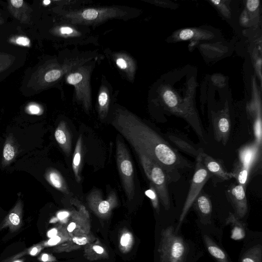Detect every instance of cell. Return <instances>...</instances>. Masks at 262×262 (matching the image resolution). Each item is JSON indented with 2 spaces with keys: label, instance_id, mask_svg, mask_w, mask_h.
<instances>
[{
  "label": "cell",
  "instance_id": "cell-8",
  "mask_svg": "<svg viewBox=\"0 0 262 262\" xmlns=\"http://www.w3.org/2000/svg\"><path fill=\"white\" fill-rule=\"evenodd\" d=\"M226 195L235 211V215L238 219L244 217L248 210L245 187L238 183H232L227 188Z\"/></svg>",
  "mask_w": 262,
  "mask_h": 262
},
{
  "label": "cell",
  "instance_id": "cell-32",
  "mask_svg": "<svg viewBox=\"0 0 262 262\" xmlns=\"http://www.w3.org/2000/svg\"><path fill=\"white\" fill-rule=\"evenodd\" d=\"M16 42L18 45L26 46L29 45L30 40L25 37H19L16 39Z\"/></svg>",
  "mask_w": 262,
  "mask_h": 262
},
{
  "label": "cell",
  "instance_id": "cell-19",
  "mask_svg": "<svg viewBox=\"0 0 262 262\" xmlns=\"http://www.w3.org/2000/svg\"><path fill=\"white\" fill-rule=\"evenodd\" d=\"M227 224L231 225V232L230 237L235 241L243 239L246 235L244 225L241 222L235 214L230 213L226 220Z\"/></svg>",
  "mask_w": 262,
  "mask_h": 262
},
{
  "label": "cell",
  "instance_id": "cell-41",
  "mask_svg": "<svg viewBox=\"0 0 262 262\" xmlns=\"http://www.w3.org/2000/svg\"><path fill=\"white\" fill-rule=\"evenodd\" d=\"M76 227V224L75 223H71L68 228H67V229L68 230V231L69 232H72L74 230V229H75V228Z\"/></svg>",
  "mask_w": 262,
  "mask_h": 262
},
{
  "label": "cell",
  "instance_id": "cell-35",
  "mask_svg": "<svg viewBox=\"0 0 262 262\" xmlns=\"http://www.w3.org/2000/svg\"><path fill=\"white\" fill-rule=\"evenodd\" d=\"M73 241L76 244L80 245H85L88 242L86 238L84 237H82L80 238L75 237L73 238Z\"/></svg>",
  "mask_w": 262,
  "mask_h": 262
},
{
  "label": "cell",
  "instance_id": "cell-21",
  "mask_svg": "<svg viewBox=\"0 0 262 262\" xmlns=\"http://www.w3.org/2000/svg\"><path fill=\"white\" fill-rule=\"evenodd\" d=\"M204 242L209 253L219 262H229L225 252L207 235L204 236Z\"/></svg>",
  "mask_w": 262,
  "mask_h": 262
},
{
  "label": "cell",
  "instance_id": "cell-33",
  "mask_svg": "<svg viewBox=\"0 0 262 262\" xmlns=\"http://www.w3.org/2000/svg\"><path fill=\"white\" fill-rule=\"evenodd\" d=\"M60 241V237L56 235L52 238H50L46 243V245L48 246H53L58 244Z\"/></svg>",
  "mask_w": 262,
  "mask_h": 262
},
{
  "label": "cell",
  "instance_id": "cell-2",
  "mask_svg": "<svg viewBox=\"0 0 262 262\" xmlns=\"http://www.w3.org/2000/svg\"><path fill=\"white\" fill-rule=\"evenodd\" d=\"M138 155L143 171L154 186L159 198L166 210L170 207V200L167 184L168 180L163 169L147 156L139 152Z\"/></svg>",
  "mask_w": 262,
  "mask_h": 262
},
{
  "label": "cell",
  "instance_id": "cell-11",
  "mask_svg": "<svg viewBox=\"0 0 262 262\" xmlns=\"http://www.w3.org/2000/svg\"><path fill=\"white\" fill-rule=\"evenodd\" d=\"M55 138L58 145L66 154L69 156L72 148V137L66 123L61 121L54 132Z\"/></svg>",
  "mask_w": 262,
  "mask_h": 262
},
{
  "label": "cell",
  "instance_id": "cell-7",
  "mask_svg": "<svg viewBox=\"0 0 262 262\" xmlns=\"http://www.w3.org/2000/svg\"><path fill=\"white\" fill-rule=\"evenodd\" d=\"M89 74L86 68L80 67L69 73L66 77L67 83L74 86L76 98L82 102L86 111H89L91 104Z\"/></svg>",
  "mask_w": 262,
  "mask_h": 262
},
{
  "label": "cell",
  "instance_id": "cell-40",
  "mask_svg": "<svg viewBox=\"0 0 262 262\" xmlns=\"http://www.w3.org/2000/svg\"><path fill=\"white\" fill-rule=\"evenodd\" d=\"M93 249L95 252L99 254H101L103 252V248L99 246H94Z\"/></svg>",
  "mask_w": 262,
  "mask_h": 262
},
{
  "label": "cell",
  "instance_id": "cell-39",
  "mask_svg": "<svg viewBox=\"0 0 262 262\" xmlns=\"http://www.w3.org/2000/svg\"><path fill=\"white\" fill-rule=\"evenodd\" d=\"M57 233V230L56 228L52 229L51 230H49L48 233L47 235L49 237L52 238L55 236L56 235Z\"/></svg>",
  "mask_w": 262,
  "mask_h": 262
},
{
  "label": "cell",
  "instance_id": "cell-25",
  "mask_svg": "<svg viewBox=\"0 0 262 262\" xmlns=\"http://www.w3.org/2000/svg\"><path fill=\"white\" fill-rule=\"evenodd\" d=\"M117 66L121 70L125 71L128 74H133L134 71L133 61L127 56L124 54L118 55L115 59Z\"/></svg>",
  "mask_w": 262,
  "mask_h": 262
},
{
  "label": "cell",
  "instance_id": "cell-36",
  "mask_svg": "<svg viewBox=\"0 0 262 262\" xmlns=\"http://www.w3.org/2000/svg\"><path fill=\"white\" fill-rule=\"evenodd\" d=\"M41 246L40 245H37L36 246H34L29 250V254L32 256H34L36 255L41 250Z\"/></svg>",
  "mask_w": 262,
  "mask_h": 262
},
{
  "label": "cell",
  "instance_id": "cell-43",
  "mask_svg": "<svg viewBox=\"0 0 262 262\" xmlns=\"http://www.w3.org/2000/svg\"><path fill=\"white\" fill-rule=\"evenodd\" d=\"M211 2L214 4L216 5L220 3V1H211Z\"/></svg>",
  "mask_w": 262,
  "mask_h": 262
},
{
  "label": "cell",
  "instance_id": "cell-10",
  "mask_svg": "<svg viewBox=\"0 0 262 262\" xmlns=\"http://www.w3.org/2000/svg\"><path fill=\"white\" fill-rule=\"evenodd\" d=\"M212 127L215 140L225 145L230 133V121L226 114H221L212 119Z\"/></svg>",
  "mask_w": 262,
  "mask_h": 262
},
{
  "label": "cell",
  "instance_id": "cell-18",
  "mask_svg": "<svg viewBox=\"0 0 262 262\" xmlns=\"http://www.w3.org/2000/svg\"><path fill=\"white\" fill-rule=\"evenodd\" d=\"M249 161L247 158L243 161L241 160L236 163L233 171L231 172L233 178L236 180L237 183L245 187L249 172Z\"/></svg>",
  "mask_w": 262,
  "mask_h": 262
},
{
  "label": "cell",
  "instance_id": "cell-44",
  "mask_svg": "<svg viewBox=\"0 0 262 262\" xmlns=\"http://www.w3.org/2000/svg\"><path fill=\"white\" fill-rule=\"evenodd\" d=\"M50 1H44L43 3L45 5H48L50 3Z\"/></svg>",
  "mask_w": 262,
  "mask_h": 262
},
{
  "label": "cell",
  "instance_id": "cell-20",
  "mask_svg": "<svg viewBox=\"0 0 262 262\" xmlns=\"http://www.w3.org/2000/svg\"><path fill=\"white\" fill-rule=\"evenodd\" d=\"M82 141L80 135L77 141L74 151L72 168L75 180L78 183L81 181L80 169L82 159Z\"/></svg>",
  "mask_w": 262,
  "mask_h": 262
},
{
  "label": "cell",
  "instance_id": "cell-38",
  "mask_svg": "<svg viewBox=\"0 0 262 262\" xmlns=\"http://www.w3.org/2000/svg\"><path fill=\"white\" fill-rule=\"evenodd\" d=\"M69 215V212L67 211L60 212L57 214V217L59 220H63Z\"/></svg>",
  "mask_w": 262,
  "mask_h": 262
},
{
  "label": "cell",
  "instance_id": "cell-4",
  "mask_svg": "<svg viewBox=\"0 0 262 262\" xmlns=\"http://www.w3.org/2000/svg\"><path fill=\"white\" fill-rule=\"evenodd\" d=\"M161 262H184L187 247L183 238L178 236L173 226L163 230L160 245Z\"/></svg>",
  "mask_w": 262,
  "mask_h": 262
},
{
  "label": "cell",
  "instance_id": "cell-37",
  "mask_svg": "<svg viewBox=\"0 0 262 262\" xmlns=\"http://www.w3.org/2000/svg\"><path fill=\"white\" fill-rule=\"evenodd\" d=\"M24 1L22 0H12L11 3L15 8H20L22 6Z\"/></svg>",
  "mask_w": 262,
  "mask_h": 262
},
{
  "label": "cell",
  "instance_id": "cell-26",
  "mask_svg": "<svg viewBox=\"0 0 262 262\" xmlns=\"http://www.w3.org/2000/svg\"><path fill=\"white\" fill-rule=\"evenodd\" d=\"M165 103L170 108H174L178 104V99L174 93L170 90H166L163 94Z\"/></svg>",
  "mask_w": 262,
  "mask_h": 262
},
{
  "label": "cell",
  "instance_id": "cell-12",
  "mask_svg": "<svg viewBox=\"0 0 262 262\" xmlns=\"http://www.w3.org/2000/svg\"><path fill=\"white\" fill-rule=\"evenodd\" d=\"M91 58H75L68 61L64 66L61 68L52 70L48 71L45 75L44 78L46 82H51L59 79L64 74L68 73L74 68L79 67Z\"/></svg>",
  "mask_w": 262,
  "mask_h": 262
},
{
  "label": "cell",
  "instance_id": "cell-29",
  "mask_svg": "<svg viewBox=\"0 0 262 262\" xmlns=\"http://www.w3.org/2000/svg\"><path fill=\"white\" fill-rule=\"evenodd\" d=\"M59 32L63 35L66 36H70L75 34V30L72 27L69 26H62L59 29Z\"/></svg>",
  "mask_w": 262,
  "mask_h": 262
},
{
  "label": "cell",
  "instance_id": "cell-16",
  "mask_svg": "<svg viewBox=\"0 0 262 262\" xmlns=\"http://www.w3.org/2000/svg\"><path fill=\"white\" fill-rule=\"evenodd\" d=\"M192 205L202 217L210 216L212 209L211 202L208 196L203 190L197 196Z\"/></svg>",
  "mask_w": 262,
  "mask_h": 262
},
{
  "label": "cell",
  "instance_id": "cell-1",
  "mask_svg": "<svg viewBox=\"0 0 262 262\" xmlns=\"http://www.w3.org/2000/svg\"><path fill=\"white\" fill-rule=\"evenodd\" d=\"M112 122L136 152L147 156L163 169L169 182L179 179V170L190 167L166 140L132 113L118 109Z\"/></svg>",
  "mask_w": 262,
  "mask_h": 262
},
{
  "label": "cell",
  "instance_id": "cell-42",
  "mask_svg": "<svg viewBox=\"0 0 262 262\" xmlns=\"http://www.w3.org/2000/svg\"><path fill=\"white\" fill-rule=\"evenodd\" d=\"M49 256L47 254H43L40 257V259L41 261L46 262L49 260Z\"/></svg>",
  "mask_w": 262,
  "mask_h": 262
},
{
  "label": "cell",
  "instance_id": "cell-30",
  "mask_svg": "<svg viewBox=\"0 0 262 262\" xmlns=\"http://www.w3.org/2000/svg\"><path fill=\"white\" fill-rule=\"evenodd\" d=\"M259 1L258 0H249L247 2V7L251 11H254L259 6Z\"/></svg>",
  "mask_w": 262,
  "mask_h": 262
},
{
  "label": "cell",
  "instance_id": "cell-5",
  "mask_svg": "<svg viewBox=\"0 0 262 262\" xmlns=\"http://www.w3.org/2000/svg\"><path fill=\"white\" fill-rule=\"evenodd\" d=\"M116 159L120 179L126 196L132 199L135 194L134 171L131 157L122 140L116 138Z\"/></svg>",
  "mask_w": 262,
  "mask_h": 262
},
{
  "label": "cell",
  "instance_id": "cell-13",
  "mask_svg": "<svg viewBox=\"0 0 262 262\" xmlns=\"http://www.w3.org/2000/svg\"><path fill=\"white\" fill-rule=\"evenodd\" d=\"M87 196L89 201L98 203L97 209L99 213L105 214L110 210L111 203L116 201L117 196L115 193L112 191L108 195L106 200H103L101 192L95 189L92 190Z\"/></svg>",
  "mask_w": 262,
  "mask_h": 262
},
{
  "label": "cell",
  "instance_id": "cell-9",
  "mask_svg": "<svg viewBox=\"0 0 262 262\" xmlns=\"http://www.w3.org/2000/svg\"><path fill=\"white\" fill-rule=\"evenodd\" d=\"M199 156L211 178L221 182L233 178L231 172L226 170L221 161L208 155L202 148H200Z\"/></svg>",
  "mask_w": 262,
  "mask_h": 262
},
{
  "label": "cell",
  "instance_id": "cell-24",
  "mask_svg": "<svg viewBox=\"0 0 262 262\" xmlns=\"http://www.w3.org/2000/svg\"><path fill=\"white\" fill-rule=\"evenodd\" d=\"M261 246L257 245L247 251L241 258V262H261Z\"/></svg>",
  "mask_w": 262,
  "mask_h": 262
},
{
  "label": "cell",
  "instance_id": "cell-3",
  "mask_svg": "<svg viewBox=\"0 0 262 262\" xmlns=\"http://www.w3.org/2000/svg\"><path fill=\"white\" fill-rule=\"evenodd\" d=\"M127 11L118 7L92 8L66 11V20L72 23L98 24L113 18H121Z\"/></svg>",
  "mask_w": 262,
  "mask_h": 262
},
{
  "label": "cell",
  "instance_id": "cell-14",
  "mask_svg": "<svg viewBox=\"0 0 262 262\" xmlns=\"http://www.w3.org/2000/svg\"><path fill=\"white\" fill-rule=\"evenodd\" d=\"M22 212L23 203L21 200L19 199L5 218L4 227L8 226L12 231L18 228L21 223Z\"/></svg>",
  "mask_w": 262,
  "mask_h": 262
},
{
  "label": "cell",
  "instance_id": "cell-31",
  "mask_svg": "<svg viewBox=\"0 0 262 262\" xmlns=\"http://www.w3.org/2000/svg\"><path fill=\"white\" fill-rule=\"evenodd\" d=\"M28 111L30 114L33 115H38L41 112L40 107L36 105H30L28 108Z\"/></svg>",
  "mask_w": 262,
  "mask_h": 262
},
{
  "label": "cell",
  "instance_id": "cell-34",
  "mask_svg": "<svg viewBox=\"0 0 262 262\" xmlns=\"http://www.w3.org/2000/svg\"><path fill=\"white\" fill-rule=\"evenodd\" d=\"M129 239H130V235L129 234L126 233V234H123L121 238V241H120L121 244L123 246H126L128 244Z\"/></svg>",
  "mask_w": 262,
  "mask_h": 262
},
{
  "label": "cell",
  "instance_id": "cell-45",
  "mask_svg": "<svg viewBox=\"0 0 262 262\" xmlns=\"http://www.w3.org/2000/svg\"><path fill=\"white\" fill-rule=\"evenodd\" d=\"M13 262H23V261L22 260H15Z\"/></svg>",
  "mask_w": 262,
  "mask_h": 262
},
{
  "label": "cell",
  "instance_id": "cell-23",
  "mask_svg": "<svg viewBox=\"0 0 262 262\" xmlns=\"http://www.w3.org/2000/svg\"><path fill=\"white\" fill-rule=\"evenodd\" d=\"M98 112L101 119L105 118L107 114L109 106V96L107 89L104 86L100 90L98 98Z\"/></svg>",
  "mask_w": 262,
  "mask_h": 262
},
{
  "label": "cell",
  "instance_id": "cell-22",
  "mask_svg": "<svg viewBox=\"0 0 262 262\" xmlns=\"http://www.w3.org/2000/svg\"><path fill=\"white\" fill-rule=\"evenodd\" d=\"M17 149L12 138L8 137L5 141L3 152L2 165L4 167L10 164L15 158Z\"/></svg>",
  "mask_w": 262,
  "mask_h": 262
},
{
  "label": "cell",
  "instance_id": "cell-6",
  "mask_svg": "<svg viewBox=\"0 0 262 262\" xmlns=\"http://www.w3.org/2000/svg\"><path fill=\"white\" fill-rule=\"evenodd\" d=\"M195 159L196 164L194 172L191 181L188 192L180 216L179 223L176 232L179 230L182 223L192 205L194 201L203 190V186L207 181L210 178H211V174L202 163L199 155Z\"/></svg>",
  "mask_w": 262,
  "mask_h": 262
},
{
  "label": "cell",
  "instance_id": "cell-28",
  "mask_svg": "<svg viewBox=\"0 0 262 262\" xmlns=\"http://www.w3.org/2000/svg\"><path fill=\"white\" fill-rule=\"evenodd\" d=\"M193 35L194 32L191 29H185L181 31L179 36L181 40H186L191 38Z\"/></svg>",
  "mask_w": 262,
  "mask_h": 262
},
{
  "label": "cell",
  "instance_id": "cell-27",
  "mask_svg": "<svg viewBox=\"0 0 262 262\" xmlns=\"http://www.w3.org/2000/svg\"><path fill=\"white\" fill-rule=\"evenodd\" d=\"M145 193L150 199L154 208L158 210L159 208V198L156 189L150 183L149 189L145 191Z\"/></svg>",
  "mask_w": 262,
  "mask_h": 262
},
{
  "label": "cell",
  "instance_id": "cell-17",
  "mask_svg": "<svg viewBox=\"0 0 262 262\" xmlns=\"http://www.w3.org/2000/svg\"><path fill=\"white\" fill-rule=\"evenodd\" d=\"M168 138L178 148L190 156L196 158L199 155L200 148H196L190 142L176 135L169 134Z\"/></svg>",
  "mask_w": 262,
  "mask_h": 262
},
{
  "label": "cell",
  "instance_id": "cell-15",
  "mask_svg": "<svg viewBox=\"0 0 262 262\" xmlns=\"http://www.w3.org/2000/svg\"><path fill=\"white\" fill-rule=\"evenodd\" d=\"M45 177L48 182L57 190L67 195L70 194L64 178L57 170L48 168L45 173Z\"/></svg>",
  "mask_w": 262,
  "mask_h": 262
}]
</instances>
